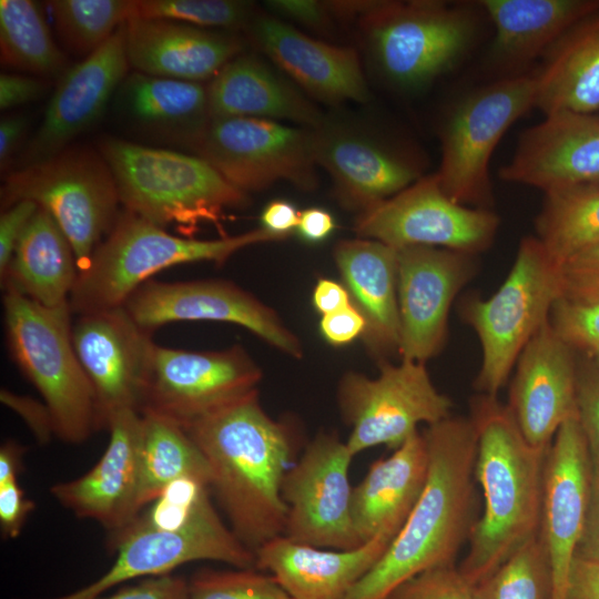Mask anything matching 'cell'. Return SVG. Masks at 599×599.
Here are the masks:
<instances>
[{"instance_id":"74e56055","label":"cell","mask_w":599,"mask_h":599,"mask_svg":"<svg viewBox=\"0 0 599 599\" xmlns=\"http://www.w3.org/2000/svg\"><path fill=\"white\" fill-rule=\"evenodd\" d=\"M0 60L2 65L48 80H59L69 69L40 6L32 0L0 1Z\"/></svg>"},{"instance_id":"3957f363","label":"cell","mask_w":599,"mask_h":599,"mask_svg":"<svg viewBox=\"0 0 599 599\" xmlns=\"http://www.w3.org/2000/svg\"><path fill=\"white\" fill-rule=\"evenodd\" d=\"M469 417L477 434L474 476L484 507L458 570L475 586L538 535L548 449L526 440L507 404L497 396L474 397Z\"/></svg>"},{"instance_id":"6f0895ef","label":"cell","mask_w":599,"mask_h":599,"mask_svg":"<svg viewBox=\"0 0 599 599\" xmlns=\"http://www.w3.org/2000/svg\"><path fill=\"white\" fill-rule=\"evenodd\" d=\"M576 555L599 560V464L591 463L587 516Z\"/></svg>"},{"instance_id":"680465c9","label":"cell","mask_w":599,"mask_h":599,"mask_svg":"<svg viewBox=\"0 0 599 599\" xmlns=\"http://www.w3.org/2000/svg\"><path fill=\"white\" fill-rule=\"evenodd\" d=\"M300 213L288 201H271L261 213V227L281 241L297 230Z\"/></svg>"},{"instance_id":"b9f144b4","label":"cell","mask_w":599,"mask_h":599,"mask_svg":"<svg viewBox=\"0 0 599 599\" xmlns=\"http://www.w3.org/2000/svg\"><path fill=\"white\" fill-rule=\"evenodd\" d=\"M210 491V486L197 478H179L169 484L132 522L164 531L181 530L213 506Z\"/></svg>"},{"instance_id":"484cf974","label":"cell","mask_w":599,"mask_h":599,"mask_svg":"<svg viewBox=\"0 0 599 599\" xmlns=\"http://www.w3.org/2000/svg\"><path fill=\"white\" fill-rule=\"evenodd\" d=\"M247 27L254 43L313 97L333 104L367 100V83L354 48L316 40L271 17L252 19Z\"/></svg>"},{"instance_id":"7a4b0ae2","label":"cell","mask_w":599,"mask_h":599,"mask_svg":"<svg viewBox=\"0 0 599 599\" xmlns=\"http://www.w3.org/2000/svg\"><path fill=\"white\" fill-rule=\"evenodd\" d=\"M429 454L424 490L377 564L345 599H387L404 581L455 565L478 516L475 489L477 434L470 417L449 416L423 432Z\"/></svg>"},{"instance_id":"816d5d0a","label":"cell","mask_w":599,"mask_h":599,"mask_svg":"<svg viewBox=\"0 0 599 599\" xmlns=\"http://www.w3.org/2000/svg\"><path fill=\"white\" fill-rule=\"evenodd\" d=\"M39 205L22 200L2 209L0 215V274L9 265L17 244Z\"/></svg>"},{"instance_id":"ab89813d","label":"cell","mask_w":599,"mask_h":599,"mask_svg":"<svg viewBox=\"0 0 599 599\" xmlns=\"http://www.w3.org/2000/svg\"><path fill=\"white\" fill-rule=\"evenodd\" d=\"M473 593L475 599H551V567L539 532L473 586Z\"/></svg>"},{"instance_id":"6da1fadb","label":"cell","mask_w":599,"mask_h":599,"mask_svg":"<svg viewBox=\"0 0 599 599\" xmlns=\"http://www.w3.org/2000/svg\"><path fill=\"white\" fill-rule=\"evenodd\" d=\"M184 429L207 461L211 491L238 540L255 552L283 536L286 506L281 487L297 441L291 425L270 417L256 392Z\"/></svg>"},{"instance_id":"f5cc1de1","label":"cell","mask_w":599,"mask_h":599,"mask_svg":"<svg viewBox=\"0 0 599 599\" xmlns=\"http://www.w3.org/2000/svg\"><path fill=\"white\" fill-rule=\"evenodd\" d=\"M0 399L21 416L39 443H48L51 436L55 435L50 412L44 403L4 388L0 392Z\"/></svg>"},{"instance_id":"8992f818","label":"cell","mask_w":599,"mask_h":599,"mask_svg":"<svg viewBox=\"0 0 599 599\" xmlns=\"http://www.w3.org/2000/svg\"><path fill=\"white\" fill-rule=\"evenodd\" d=\"M71 314L70 304L47 307L14 291L3 294L12 361L41 395L55 436L81 444L101 427L92 385L73 346Z\"/></svg>"},{"instance_id":"30bf717a","label":"cell","mask_w":599,"mask_h":599,"mask_svg":"<svg viewBox=\"0 0 599 599\" xmlns=\"http://www.w3.org/2000/svg\"><path fill=\"white\" fill-rule=\"evenodd\" d=\"M535 73L511 75L476 90L453 109L443 128L436 173L453 201L480 209L491 204L490 158L511 124L535 108Z\"/></svg>"},{"instance_id":"f35d334b","label":"cell","mask_w":599,"mask_h":599,"mask_svg":"<svg viewBox=\"0 0 599 599\" xmlns=\"http://www.w3.org/2000/svg\"><path fill=\"white\" fill-rule=\"evenodd\" d=\"M55 28L74 53L90 55L131 19L132 0H53Z\"/></svg>"},{"instance_id":"2e32d148","label":"cell","mask_w":599,"mask_h":599,"mask_svg":"<svg viewBox=\"0 0 599 599\" xmlns=\"http://www.w3.org/2000/svg\"><path fill=\"white\" fill-rule=\"evenodd\" d=\"M110 545L116 558L106 572L85 587L50 599H97L129 580L169 573L181 565L197 560L221 561L241 569L255 568L254 552L225 526L214 506L177 531L132 522L113 534Z\"/></svg>"},{"instance_id":"277c9868","label":"cell","mask_w":599,"mask_h":599,"mask_svg":"<svg viewBox=\"0 0 599 599\" xmlns=\"http://www.w3.org/2000/svg\"><path fill=\"white\" fill-rule=\"evenodd\" d=\"M99 151L124 210L164 230L173 225L190 237L200 224L220 227L225 210L248 201L201 156L116 138L103 139Z\"/></svg>"},{"instance_id":"d4e9b609","label":"cell","mask_w":599,"mask_h":599,"mask_svg":"<svg viewBox=\"0 0 599 599\" xmlns=\"http://www.w3.org/2000/svg\"><path fill=\"white\" fill-rule=\"evenodd\" d=\"M309 136L314 161L329 174L338 202L358 214L420 177L406 158L351 129L323 122Z\"/></svg>"},{"instance_id":"e7e4bbea","label":"cell","mask_w":599,"mask_h":599,"mask_svg":"<svg viewBox=\"0 0 599 599\" xmlns=\"http://www.w3.org/2000/svg\"><path fill=\"white\" fill-rule=\"evenodd\" d=\"M595 362H596V365L599 367V349L596 351L592 355H590Z\"/></svg>"},{"instance_id":"d6986e66","label":"cell","mask_w":599,"mask_h":599,"mask_svg":"<svg viewBox=\"0 0 599 599\" xmlns=\"http://www.w3.org/2000/svg\"><path fill=\"white\" fill-rule=\"evenodd\" d=\"M473 256L429 246L397 248L402 359L425 363L440 352L453 301L475 272Z\"/></svg>"},{"instance_id":"e575fe53","label":"cell","mask_w":599,"mask_h":599,"mask_svg":"<svg viewBox=\"0 0 599 599\" xmlns=\"http://www.w3.org/2000/svg\"><path fill=\"white\" fill-rule=\"evenodd\" d=\"M495 27L493 51L507 65L545 54L576 23L599 10V0H484Z\"/></svg>"},{"instance_id":"8fae6325","label":"cell","mask_w":599,"mask_h":599,"mask_svg":"<svg viewBox=\"0 0 599 599\" xmlns=\"http://www.w3.org/2000/svg\"><path fill=\"white\" fill-rule=\"evenodd\" d=\"M379 367L374 378L346 373L338 385V406L351 427L346 444L354 456L382 445L394 450L418 425L451 416L453 402L435 387L425 363L402 359Z\"/></svg>"},{"instance_id":"4dcf8cb0","label":"cell","mask_w":599,"mask_h":599,"mask_svg":"<svg viewBox=\"0 0 599 599\" xmlns=\"http://www.w3.org/2000/svg\"><path fill=\"white\" fill-rule=\"evenodd\" d=\"M114 102L135 128L195 150L211 123L207 89L197 82L134 72L122 81Z\"/></svg>"},{"instance_id":"f546056e","label":"cell","mask_w":599,"mask_h":599,"mask_svg":"<svg viewBox=\"0 0 599 599\" xmlns=\"http://www.w3.org/2000/svg\"><path fill=\"white\" fill-rule=\"evenodd\" d=\"M334 258L353 305L366 322L365 346L380 363L386 362L399 352L400 342L397 250L357 237L338 242Z\"/></svg>"},{"instance_id":"5bb4252c","label":"cell","mask_w":599,"mask_h":599,"mask_svg":"<svg viewBox=\"0 0 599 599\" xmlns=\"http://www.w3.org/2000/svg\"><path fill=\"white\" fill-rule=\"evenodd\" d=\"M262 376L241 345L206 352L156 345L140 413L185 427L256 393Z\"/></svg>"},{"instance_id":"44dd1931","label":"cell","mask_w":599,"mask_h":599,"mask_svg":"<svg viewBox=\"0 0 599 599\" xmlns=\"http://www.w3.org/2000/svg\"><path fill=\"white\" fill-rule=\"evenodd\" d=\"M590 479L591 458L576 416L558 429L544 467L539 536L551 567V599H565L570 566L585 527Z\"/></svg>"},{"instance_id":"7402d4cb","label":"cell","mask_w":599,"mask_h":599,"mask_svg":"<svg viewBox=\"0 0 599 599\" xmlns=\"http://www.w3.org/2000/svg\"><path fill=\"white\" fill-rule=\"evenodd\" d=\"M577 374L575 351L548 321L517 359L507 404L531 446L548 449L562 424L578 416Z\"/></svg>"},{"instance_id":"836d02e7","label":"cell","mask_w":599,"mask_h":599,"mask_svg":"<svg viewBox=\"0 0 599 599\" xmlns=\"http://www.w3.org/2000/svg\"><path fill=\"white\" fill-rule=\"evenodd\" d=\"M545 55L535 73V108L545 115L599 110V10L570 28Z\"/></svg>"},{"instance_id":"681fc988","label":"cell","mask_w":599,"mask_h":599,"mask_svg":"<svg viewBox=\"0 0 599 599\" xmlns=\"http://www.w3.org/2000/svg\"><path fill=\"white\" fill-rule=\"evenodd\" d=\"M265 6L278 16L315 30H326L336 18L332 1L271 0Z\"/></svg>"},{"instance_id":"83f0119b","label":"cell","mask_w":599,"mask_h":599,"mask_svg":"<svg viewBox=\"0 0 599 599\" xmlns=\"http://www.w3.org/2000/svg\"><path fill=\"white\" fill-rule=\"evenodd\" d=\"M390 542L379 536L354 549L335 550L278 536L254 552L255 568L272 575L292 599H345Z\"/></svg>"},{"instance_id":"f6af8a7d","label":"cell","mask_w":599,"mask_h":599,"mask_svg":"<svg viewBox=\"0 0 599 599\" xmlns=\"http://www.w3.org/2000/svg\"><path fill=\"white\" fill-rule=\"evenodd\" d=\"M387 599H475L455 565L426 570L396 587Z\"/></svg>"},{"instance_id":"ac0fdd59","label":"cell","mask_w":599,"mask_h":599,"mask_svg":"<svg viewBox=\"0 0 599 599\" xmlns=\"http://www.w3.org/2000/svg\"><path fill=\"white\" fill-rule=\"evenodd\" d=\"M124 306L78 315L77 356L92 385L100 427L126 409L141 412L156 344Z\"/></svg>"},{"instance_id":"ee69618b","label":"cell","mask_w":599,"mask_h":599,"mask_svg":"<svg viewBox=\"0 0 599 599\" xmlns=\"http://www.w3.org/2000/svg\"><path fill=\"white\" fill-rule=\"evenodd\" d=\"M549 323L575 352L590 356L599 349V302L580 304L559 298L551 308Z\"/></svg>"},{"instance_id":"60d3db41","label":"cell","mask_w":599,"mask_h":599,"mask_svg":"<svg viewBox=\"0 0 599 599\" xmlns=\"http://www.w3.org/2000/svg\"><path fill=\"white\" fill-rule=\"evenodd\" d=\"M252 4L235 0H132V18L166 19L199 28L247 26Z\"/></svg>"},{"instance_id":"7dc6e473","label":"cell","mask_w":599,"mask_h":599,"mask_svg":"<svg viewBox=\"0 0 599 599\" xmlns=\"http://www.w3.org/2000/svg\"><path fill=\"white\" fill-rule=\"evenodd\" d=\"M577 414L592 464H599V367L577 374Z\"/></svg>"},{"instance_id":"5b68a950","label":"cell","mask_w":599,"mask_h":599,"mask_svg":"<svg viewBox=\"0 0 599 599\" xmlns=\"http://www.w3.org/2000/svg\"><path fill=\"white\" fill-rule=\"evenodd\" d=\"M273 241L280 240L262 227L216 240L175 236L123 210L79 273L69 300L71 312L78 316L123 306L164 268L197 262L222 265L246 246Z\"/></svg>"},{"instance_id":"9a60e30c","label":"cell","mask_w":599,"mask_h":599,"mask_svg":"<svg viewBox=\"0 0 599 599\" xmlns=\"http://www.w3.org/2000/svg\"><path fill=\"white\" fill-rule=\"evenodd\" d=\"M196 151L227 182L247 193L287 181L317 185L309 131L256 118L211 120Z\"/></svg>"},{"instance_id":"ba28073f","label":"cell","mask_w":599,"mask_h":599,"mask_svg":"<svg viewBox=\"0 0 599 599\" xmlns=\"http://www.w3.org/2000/svg\"><path fill=\"white\" fill-rule=\"evenodd\" d=\"M560 297L559 266L536 236H526L499 288L487 300L474 297L465 302L463 316L481 347L476 378L479 394L498 395L520 353L549 321Z\"/></svg>"},{"instance_id":"1f68e13d","label":"cell","mask_w":599,"mask_h":599,"mask_svg":"<svg viewBox=\"0 0 599 599\" xmlns=\"http://www.w3.org/2000/svg\"><path fill=\"white\" fill-rule=\"evenodd\" d=\"M211 120H290L313 128L324 121L306 97L252 54L229 61L207 87Z\"/></svg>"},{"instance_id":"db71d44e","label":"cell","mask_w":599,"mask_h":599,"mask_svg":"<svg viewBox=\"0 0 599 599\" xmlns=\"http://www.w3.org/2000/svg\"><path fill=\"white\" fill-rule=\"evenodd\" d=\"M50 81L35 75L1 73L0 109L7 110L37 101L49 91Z\"/></svg>"},{"instance_id":"cb8c5ba5","label":"cell","mask_w":599,"mask_h":599,"mask_svg":"<svg viewBox=\"0 0 599 599\" xmlns=\"http://www.w3.org/2000/svg\"><path fill=\"white\" fill-rule=\"evenodd\" d=\"M106 428L110 439L99 461L83 476L59 483L50 491L75 516L93 519L113 535L139 515L142 415L122 410L110 418Z\"/></svg>"},{"instance_id":"c3c4849f","label":"cell","mask_w":599,"mask_h":599,"mask_svg":"<svg viewBox=\"0 0 599 599\" xmlns=\"http://www.w3.org/2000/svg\"><path fill=\"white\" fill-rule=\"evenodd\" d=\"M34 506V502L27 498L18 478L0 483V530L2 538L18 537Z\"/></svg>"},{"instance_id":"7c38bea8","label":"cell","mask_w":599,"mask_h":599,"mask_svg":"<svg viewBox=\"0 0 599 599\" xmlns=\"http://www.w3.org/2000/svg\"><path fill=\"white\" fill-rule=\"evenodd\" d=\"M498 226L489 209L453 201L435 173L359 213L354 232L396 250L429 246L475 255L491 245Z\"/></svg>"},{"instance_id":"ffe728a7","label":"cell","mask_w":599,"mask_h":599,"mask_svg":"<svg viewBox=\"0 0 599 599\" xmlns=\"http://www.w3.org/2000/svg\"><path fill=\"white\" fill-rule=\"evenodd\" d=\"M129 65L123 23L58 80L43 121L22 152L19 169L59 154L93 125L128 75Z\"/></svg>"},{"instance_id":"7bdbcfd3","label":"cell","mask_w":599,"mask_h":599,"mask_svg":"<svg viewBox=\"0 0 599 599\" xmlns=\"http://www.w3.org/2000/svg\"><path fill=\"white\" fill-rule=\"evenodd\" d=\"M187 599H292L276 579L256 568L201 569L189 580Z\"/></svg>"},{"instance_id":"91938a15","label":"cell","mask_w":599,"mask_h":599,"mask_svg":"<svg viewBox=\"0 0 599 599\" xmlns=\"http://www.w3.org/2000/svg\"><path fill=\"white\" fill-rule=\"evenodd\" d=\"M336 229L333 215L322 207H308L300 213L298 235L309 243L327 238Z\"/></svg>"},{"instance_id":"94428289","label":"cell","mask_w":599,"mask_h":599,"mask_svg":"<svg viewBox=\"0 0 599 599\" xmlns=\"http://www.w3.org/2000/svg\"><path fill=\"white\" fill-rule=\"evenodd\" d=\"M312 302L315 309L322 315L331 314L353 304L345 285L329 278L317 281Z\"/></svg>"},{"instance_id":"be15d7a7","label":"cell","mask_w":599,"mask_h":599,"mask_svg":"<svg viewBox=\"0 0 599 599\" xmlns=\"http://www.w3.org/2000/svg\"><path fill=\"white\" fill-rule=\"evenodd\" d=\"M26 448L14 441L7 440L0 448V483L16 479L23 468Z\"/></svg>"},{"instance_id":"9f6ffc18","label":"cell","mask_w":599,"mask_h":599,"mask_svg":"<svg viewBox=\"0 0 599 599\" xmlns=\"http://www.w3.org/2000/svg\"><path fill=\"white\" fill-rule=\"evenodd\" d=\"M565 599H599V560L576 555L569 570Z\"/></svg>"},{"instance_id":"4316f807","label":"cell","mask_w":599,"mask_h":599,"mask_svg":"<svg viewBox=\"0 0 599 599\" xmlns=\"http://www.w3.org/2000/svg\"><path fill=\"white\" fill-rule=\"evenodd\" d=\"M129 64L140 73L189 82L213 79L242 51L234 34L166 19L125 22Z\"/></svg>"},{"instance_id":"d6a6232c","label":"cell","mask_w":599,"mask_h":599,"mask_svg":"<svg viewBox=\"0 0 599 599\" xmlns=\"http://www.w3.org/2000/svg\"><path fill=\"white\" fill-rule=\"evenodd\" d=\"M79 275L74 250L53 217L38 207L22 233L1 288L14 291L43 306L69 304Z\"/></svg>"},{"instance_id":"9c48e42d","label":"cell","mask_w":599,"mask_h":599,"mask_svg":"<svg viewBox=\"0 0 599 599\" xmlns=\"http://www.w3.org/2000/svg\"><path fill=\"white\" fill-rule=\"evenodd\" d=\"M22 200L37 203L58 223L74 250L79 273L112 229L121 204L105 159L84 146H69L8 174L1 207Z\"/></svg>"},{"instance_id":"52a82bcc","label":"cell","mask_w":599,"mask_h":599,"mask_svg":"<svg viewBox=\"0 0 599 599\" xmlns=\"http://www.w3.org/2000/svg\"><path fill=\"white\" fill-rule=\"evenodd\" d=\"M352 18L375 68L405 90L430 83L454 67L476 31L468 9L446 1H351Z\"/></svg>"},{"instance_id":"6125c7cd","label":"cell","mask_w":599,"mask_h":599,"mask_svg":"<svg viewBox=\"0 0 599 599\" xmlns=\"http://www.w3.org/2000/svg\"><path fill=\"white\" fill-rule=\"evenodd\" d=\"M29 119L24 114H8L0 121V165L7 169L14 151L28 130Z\"/></svg>"},{"instance_id":"bcb514c9","label":"cell","mask_w":599,"mask_h":599,"mask_svg":"<svg viewBox=\"0 0 599 599\" xmlns=\"http://www.w3.org/2000/svg\"><path fill=\"white\" fill-rule=\"evenodd\" d=\"M559 277L560 298L580 304L599 302V244L564 262Z\"/></svg>"},{"instance_id":"11a10c76","label":"cell","mask_w":599,"mask_h":599,"mask_svg":"<svg viewBox=\"0 0 599 599\" xmlns=\"http://www.w3.org/2000/svg\"><path fill=\"white\" fill-rule=\"evenodd\" d=\"M366 322L361 312L353 305L323 315L319 331L324 339L334 346H343L363 336Z\"/></svg>"},{"instance_id":"f1b7e54d","label":"cell","mask_w":599,"mask_h":599,"mask_svg":"<svg viewBox=\"0 0 599 599\" xmlns=\"http://www.w3.org/2000/svg\"><path fill=\"white\" fill-rule=\"evenodd\" d=\"M428 468V447L419 432L372 463L352 491L353 524L363 544L396 537L424 490Z\"/></svg>"},{"instance_id":"e0dca14e","label":"cell","mask_w":599,"mask_h":599,"mask_svg":"<svg viewBox=\"0 0 599 599\" xmlns=\"http://www.w3.org/2000/svg\"><path fill=\"white\" fill-rule=\"evenodd\" d=\"M123 306L136 324L149 332L180 321L226 322L247 328L292 357L303 355L301 341L275 311L229 281L150 280Z\"/></svg>"},{"instance_id":"f907efd6","label":"cell","mask_w":599,"mask_h":599,"mask_svg":"<svg viewBox=\"0 0 599 599\" xmlns=\"http://www.w3.org/2000/svg\"><path fill=\"white\" fill-rule=\"evenodd\" d=\"M189 581L172 572L148 577L136 585L123 587L97 599H187Z\"/></svg>"},{"instance_id":"603a6c76","label":"cell","mask_w":599,"mask_h":599,"mask_svg":"<svg viewBox=\"0 0 599 599\" xmlns=\"http://www.w3.org/2000/svg\"><path fill=\"white\" fill-rule=\"evenodd\" d=\"M502 180L545 193L599 184V115L556 112L525 130Z\"/></svg>"},{"instance_id":"8d00e7d4","label":"cell","mask_w":599,"mask_h":599,"mask_svg":"<svg viewBox=\"0 0 599 599\" xmlns=\"http://www.w3.org/2000/svg\"><path fill=\"white\" fill-rule=\"evenodd\" d=\"M536 237L560 266L576 254L599 244V184L545 193L536 217Z\"/></svg>"},{"instance_id":"d590c367","label":"cell","mask_w":599,"mask_h":599,"mask_svg":"<svg viewBox=\"0 0 599 599\" xmlns=\"http://www.w3.org/2000/svg\"><path fill=\"white\" fill-rule=\"evenodd\" d=\"M141 415L139 514L179 478L194 477L210 486L207 461L184 427L150 412Z\"/></svg>"},{"instance_id":"4fadbf2b","label":"cell","mask_w":599,"mask_h":599,"mask_svg":"<svg viewBox=\"0 0 599 599\" xmlns=\"http://www.w3.org/2000/svg\"><path fill=\"white\" fill-rule=\"evenodd\" d=\"M354 455L335 433H319L286 471L281 496L284 535L319 548L349 550L363 545L352 518L348 470Z\"/></svg>"}]
</instances>
